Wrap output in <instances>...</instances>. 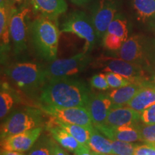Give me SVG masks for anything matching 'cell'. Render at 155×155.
<instances>
[{
    "label": "cell",
    "mask_w": 155,
    "mask_h": 155,
    "mask_svg": "<svg viewBox=\"0 0 155 155\" xmlns=\"http://www.w3.org/2000/svg\"><path fill=\"white\" fill-rule=\"evenodd\" d=\"M30 31L38 55L47 61L56 60L60 35L57 19L40 16L31 23Z\"/></svg>",
    "instance_id": "obj_2"
},
{
    "label": "cell",
    "mask_w": 155,
    "mask_h": 155,
    "mask_svg": "<svg viewBox=\"0 0 155 155\" xmlns=\"http://www.w3.org/2000/svg\"><path fill=\"white\" fill-rule=\"evenodd\" d=\"M14 104L13 97L9 93L2 91L0 94V117L3 119L9 113Z\"/></svg>",
    "instance_id": "obj_27"
},
{
    "label": "cell",
    "mask_w": 155,
    "mask_h": 155,
    "mask_svg": "<svg viewBox=\"0 0 155 155\" xmlns=\"http://www.w3.org/2000/svg\"><path fill=\"white\" fill-rule=\"evenodd\" d=\"M9 1H10L14 5H22V4H24L25 2L27 1V0H9Z\"/></svg>",
    "instance_id": "obj_38"
},
{
    "label": "cell",
    "mask_w": 155,
    "mask_h": 155,
    "mask_svg": "<svg viewBox=\"0 0 155 155\" xmlns=\"http://www.w3.org/2000/svg\"><path fill=\"white\" fill-rule=\"evenodd\" d=\"M138 19L146 22L155 16V0H133Z\"/></svg>",
    "instance_id": "obj_23"
},
{
    "label": "cell",
    "mask_w": 155,
    "mask_h": 155,
    "mask_svg": "<svg viewBox=\"0 0 155 155\" xmlns=\"http://www.w3.org/2000/svg\"><path fill=\"white\" fill-rule=\"evenodd\" d=\"M98 154H97V153L94 152H91L90 151V149L87 148V149H85V150H83V151H81V152H78L75 155H98Z\"/></svg>",
    "instance_id": "obj_36"
},
{
    "label": "cell",
    "mask_w": 155,
    "mask_h": 155,
    "mask_svg": "<svg viewBox=\"0 0 155 155\" xmlns=\"http://www.w3.org/2000/svg\"><path fill=\"white\" fill-rule=\"evenodd\" d=\"M140 132L142 141L155 145V124L140 127Z\"/></svg>",
    "instance_id": "obj_30"
},
{
    "label": "cell",
    "mask_w": 155,
    "mask_h": 155,
    "mask_svg": "<svg viewBox=\"0 0 155 155\" xmlns=\"http://www.w3.org/2000/svg\"><path fill=\"white\" fill-rule=\"evenodd\" d=\"M107 32L119 37L124 42L128 39L127 21L121 15H116L108 26Z\"/></svg>",
    "instance_id": "obj_24"
},
{
    "label": "cell",
    "mask_w": 155,
    "mask_h": 155,
    "mask_svg": "<svg viewBox=\"0 0 155 155\" xmlns=\"http://www.w3.org/2000/svg\"><path fill=\"white\" fill-rule=\"evenodd\" d=\"M53 155H69L68 153L64 151L61 147H60L55 142L53 143Z\"/></svg>",
    "instance_id": "obj_34"
},
{
    "label": "cell",
    "mask_w": 155,
    "mask_h": 155,
    "mask_svg": "<svg viewBox=\"0 0 155 155\" xmlns=\"http://www.w3.org/2000/svg\"><path fill=\"white\" fill-rule=\"evenodd\" d=\"M17 8L9 0L1 2L0 6V37L2 53L9 49L10 41V21Z\"/></svg>",
    "instance_id": "obj_16"
},
{
    "label": "cell",
    "mask_w": 155,
    "mask_h": 155,
    "mask_svg": "<svg viewBox=\"0 0 155 155\" xmlns=\"http://www.w3.org/2000/svg\"><path fill=\"white\" fill-rule=\"evenodd\" d=\"M113 103L108 96L104 94H91L86 108L88 110L94 127H100L105 123L108 112L113 106Z\"/></svg>",
    "instance_id": "obj_14"
},
{
    "label": "cell",
    "mask_w": 155,
    "mask_h": 155,
    "mask_svg": "<svg viewBox=\"0 0 155 155\" xmlns=\"http://www.w3.org/2000/svg\"><path fill=\"white\" fill-rule=\"evenodd\" d=\"M98 155H106V154H98Z\"/></svg>",
    "instance_id": "obj_40"
},
{
    "label": "cell",
    "mask_w": 155,
    "mask_h": 155,
    "mask_svg": "<svg viewBox=\"0 0 155 155\" xmlns=\"http://www.w3.org/2000/svg\"><path fill=\"white\" fill-rule=\"evenodd\" d=\"M134 155H155V145L147 143L142 145H137Z\"/></svg>",
    "instance_id": "obj_33"
},
{
    "label": "cell",
    "mask_w": 155,
    "mask_h": 155,
    "mask_svg": "<svg viewBox=\"0 0 155 155\" xmlns=\"http://www.w3.org/2000/svg\"><path fill=\"white\" fill-rule=\"evenodd\" d=\"M73 3L75 4V5H83L86 4L87 2H88L90 0H71Z\"/></svg>",
    "instance_id": "obj_37"
},
{
    "label": "cell",
    "mask_w": 155,
    "mask_h": 155,
    "mask_svg": "<svg viewBox=\"0 0 155 155\" xmlns=\"http://www.w3.org/2000/svg\"><path fill=\"white\" fill-rule=\"evenodd\" d=\"M54 141L42 137L32 147L28 155H53Z\"/></svg>",
    "instance_id": "obj_25"
},
{
    "label": "cell",
    "mask_w": 155,
    "mask_h": 155,
    "mask_svg": "<svg viewBox=\"0 0 155 155\" xmlns=\"http://www.w3.org/2000/svg\"><path fill=\"white\" fill-rule=\"evenodd\" d=\"M42 111L51 117L65 123L81 126L88 130L94 128L91 118L86 107H58L42 106Z\"/></svg>",
    "instance_id": "obj_8"
},
{
    "label": "cell",
    "mask_w": 155,
    "mask_h": 155,
    "mask_svg": "<svg viewBox=\"0 0 155 155\" xmlns=\"http://www.w3.org/2000/svg\"><path fill=\"white\" fill-rule=\"evenodd\" d=\"M116 55L124 61L142 65L147 61L146 48L142 37L134 35L128 38L118 50Z\"/></svg>",
    "instance_id": "obj_12"
},
{
    "label": "cell",
    "mask_w": 155,
    "mask_h": 155,
    "mask_svg": "<svg viewBox=\"0 0 155 155\" xmlns=\"http://www.w3.org/2000/svg\"><path fill=\"white\" fill-rule=\"evenodd\" d=\"M105 75L108 85L111 88H121L131 83L126 78L114 72H107L105 73Z\"/></svg>",
    "instance_id": "obj_28"
},
{
    "label": "cell",
    "mask_w": 155,
    "mask_h": 155,
    "mask_svg": "<svg viewBox=\"0 0 155 155\" xmlns=\"http://www.w3.org/2000/svg\"><path fill=\"white\" fill-rule=\"evenodd\" d=\"M116 12L117 4L115 0H100L94 7L91 21L98 39H103L107 33Z\"/></svg>",
    "instance_id": "obj_10"
},
{
    "label": "cell",
    "mask_w": 155,
    "mask_h": 155,
    "mask_svg": "<svg viewBox=\"0 0 155 155\" xmlns=\"http://www.w3.org/2000/svg\"><path fill=\"white\" fill-rule=\"evenodd\" d=\"M42 114L33 108H27L15 112L2 126L1 139L41 127Z\"/></svg>",
    "instance_id": "obj_5"
},
{
    "label": "cell",
    "mask_w": 155,
    "mask_h": 155,
    "mask_svg": "<svg viewBox=\"0 0 155 155\" xmlns=\"http://www.w3.org/2000/svg\"><path fill=\"white\" fill-rule=\"evenodd\" d=\"M135 147L131 142L111 140L112 152L116 155H134Z\"/></svg>",
    "instance_id": "obj_26"
},
{
    "label": "cell",
    "mask_w": 155,
    "mask_h": 155,
    "mask_svg": "<svg viewBox=\"0 0 155 155\" xmlns=\"http://www.w3.org/2000/svg\"><path fill=\"white\" fill-rule=\"evenodd\" d=\"M47 128L54 140L70 152H74L76 154L85 149L88 148L81 144L71 134L54 123L51 119L48 122Z\"/></svg>",
    "instance_id": "obj_15"
},
{
    "label": "cell",
    "mask_w": 155,
    "mask_h": 155,
    "mask_svg": "<svg viewBox=\"0 0 155 155\" xmlns=\"http://www.w3.org/2000/svg\"><path fill=\"white\" fill-rule=\"evenodd\" d=\"M111 140H119L127 142L141 141L140 128L136 124L126 125L113 129L106 130L102 132Z\"/></svg>",
    "instance_id": "obj_19"
},
{
    "label": "cell",
    "mask_w": 155,
    "mask_h": 155,
    "mask_svg": "<svg viewBox=\"0 0 155 155\" xmlns=\"http://www.w3.org/2000/svg\"><path fill=\"white\" fill-rule=\"evenodd\" d=\"M144 83H131L127 86L116 88L108 94V97L114 106H127L141 88Z\"/></svg>",
    "instance_id": "obj_20"
},
{
    "label": "cell",
    "mask_w": 155,
    "mask_h": 155,
    "mask_svg": "<svg viewBox=\"0 0 155 155\" xmlns=\"http://www.w3.org/2000/svg\"><path fill=\"white\" fill-rule=\"evenodd\" d=\"M154 104H155V86L145 82L127 106L141 113Z\"/></svg>",
    "instance_id": "obj_18"
},
{
    "label": "cell",
    "mask_w": 155,
    "mask_h": 155,
    "mask_svg": "<svg viewBox=\"0 0 155 155\" xmlns=\"http://www.w3.org/2000/svg\"><path fill=\"white\" fill-rule=\"evenodd\" d=\"M30 10L24 7L16 9L10 21V37L12 40L14 50L19 53L27 48L28 42V15Z\"/></svg>",
    "instance_id": "obj_9"
},
{
    "label": "cell",
    "mask_w": 155,
    "mask_h": 155,
    "mask_svg": "<svg viewBox=\"0 0 155 155\" xmlns=\"http://www.w3.org/2000/svg\"><path fill=\"white\" fill-rule=\"evenodd\" d=\"M61 31L75 34L85 40V53L93 49L98 39L92 21L84 12L80 11L73 12L67 17L61 25Z\"/></svg>",
    "instance_id": "obj_4"
},
{
    "label": "cell",
    "mask_w": 155,
    "mask_h": 155,
    "mask_svg": "<svg viewBox=\"0 0 155 155\" xmlns=\"http://www.w3.org/2000/svg\"><path fill=\"white\" fill-rule=\"evenodd\" d=\"M104 72H114L122 75L131 83H144V71L142 66L121 58H102L96 63Z\"/></svg>",
    "instance_id": "obj_7"
},
{
    "label": "cell",
    "mask_w": 155,
    "mask_h": 155,
    "mask_svg": "<svg viewBox=\"0 0 155 155\" xmlns=\"http://www.w3.org/2000/svg\"><path fill=\"white\" fill-rule=\"evenodd\" d=\"M90 91L82 81L68 78L48 80L42 88L40 100L43 106L86 107Z\"/></svg>",
    "instance_id": "obj_1"
},
{
    "label": "cell",
    "mask_w": 155,
    "mask_h": 155,
    "mask_svg": "<svg viewBox=\"0 0 155 155\" xmlns=\"http://www.w3.org/2000/svg\"><path fill=\"white\" fill-rule=\"evenodd\" d=\"M91 61V56L85 52L69 58L55 60L46 68L48 79L68 78L79 74Z\"/></svg>",
    "instance_id": "obj_6"
},
{
    "label": "cell",
    "mask_w": 155,
    "mask_h": 155,
    "mask_svg": "<svg viewBox=\"0 0 155 155\" xmlns=\"http://www.w3.org/2000/svg\"><path fill=\"white\" fill-rule=\"evenodd\" d=\"M5 73L21 90L33 92L43 85L48 79L46 68L35 63H19L11 65Z\"/></svg>",
    "instance_id": "obj_3"
},
{
    "label": "cell",
    "mask_w": 155,
    "mask_h": 155,
    "mask_svg": "<svg viewBox=\"0 0 155 155\" xmlns=\"http://www.w3.org/2000/svg\"><path fill=\"white\" fill-rule=\"evenodd\" d=\"M42 131V127H37L25 132L17 134L2 139L3 150L25 152L35 144Z\"/></svg>",
    "instance_id": "obj_13"
},
{
    "label": "cell",
    "mask_w": 155,
    "mask_h": 155,
    "mask_svg": "<svg viewBox=\"0 0 155 155\" xmlns=\"http://www.w3.org/2000/svg\"><path fill=\"white\" fill-rule=\"evenodd\" d=\"M153 81H154V83L155 84V75H154V78H153Z\"/></svg>",
    "instance_id": "obj_39"
},
{
    "label": "cell",
    "mask_w": 155,
    "mask_h": 155,
    "mask_svg": "<svg viewBox=\"0 0 155 155\" xmlns=\"http://www.w3.org/2000/svg\"><path fill=\"white\" fill-rule=\"evenodd\" d=\"M124 41L119 37L108 32L103 38L104 46L109 50H118L121 47Z\"/></svg>",
    "instance_id": "obj_29"
},
{
    "label": "cell",
    "mask_w": 155,
    "mask_h": 155,
    "mask_svg": "<svg viewBox=\"0 0 155 155\" xmlns=\"http://www.w3.org/2000/svg\"><path fill=\"white\" fill-rule=\"evenodd\" d=\"M91 86L93 88L98 89V90L106 91L110 88L109 85L106 80L105 73H99L96 74L91 78Z\"/></svg>",
    "instance_id": "obj_31"
},
{
    "label": "cell",
    "mask_w": 155,
    "mask_h": 155,
    "mask_svg": "<svg viewBox=\"0 0 155 155\" xmlns=\"http://www.w3.org/2000/svg\"><path fill=\"white\" fill-rule=\"evenodd\" d=\"M141 119V113L132 108L113 106L108 112L105 123L97 128L100 131L109 130L126 125L136 124Z\"/></svg>",
    "instance_id": "obj_11"
},
{
    "label": "cell",
    "mask_w": 155,
    "mask_h": 155,
    "mask_svg": "<svg viewBox=\"0 0 155 155\" xmlns=\"http://www.w3.org/2000/svg\"><path fill=\"white\" fill-rule=\"evenodd\" d=\"M51 120L54 122V123H55L56 124L60 126V127L62 128H63V129H65L68 132L71 134L81 144L89 148L88 141L89 138H90L91 131V130H88L86 128L81 127V126L79 125L65 123V122L61 121H59V120L54 119L53 117H51Z\"/></svg>",
    "instance_id": "obj_22"
},
{
    "label": "cell",
    "mask_w": 155,
    "mask_h": 155,
    "mask_svg": "<svg viewBox=\"0 0 155 155\" xmlns=\"http://www.w3.org/2000/svg\"><path fill=\"white\" fill-rule=\"evenodd\" d=\"M141 121L145 125L155 124V104L150 106L141 112Z\"/></svg>",
    "instance_id": "obj_32"
},
{
    "label": "cell",
    "mask_w": 155,
    "mask_h": 155,
    "mask_svg": "<svg viewBox=\"0 0 155 155\" xmlns=\"http://www.w3.org/2000/svg\"><path fill=\"white\" fill-rule=\"evenodd\" d=\"M34 12L40 16L57 19L67 10L65 0H30Z\"/></svg>",
    "instance_id": "obj_17"
},
{
    "label": "cell",
    "mask_w": 155,
    "mask_h": 155,
    "mask_svg": "<svg viewBox=\"0 0 155 155\" xmlns=\"http://www.w3.org/2000/svg\"><path fill=\"white\" fill-rule=\"evenodd\" d=\"M1 155H23V154H22V152H17V151H9V150H2Z\"/></svg>",
    "instance_id": "obj_35"
},
{
    "label": "cell",
    "mask_w": 155,
    "mask_h": 155,
    "mask_svg": "<svg viewBox=\"0 0 155 155\" xmlns=\"http://www.w3.org/2000/svg\"><path fill=\"white\" fill-rule=\"evenodd\" d=\"M88 147L93 152L99 154H113L111 148V140L105 138L100 134L96 127L91 131Z\"/></svg>",
    "instance_id": "obj_21"
}]
</instances>
